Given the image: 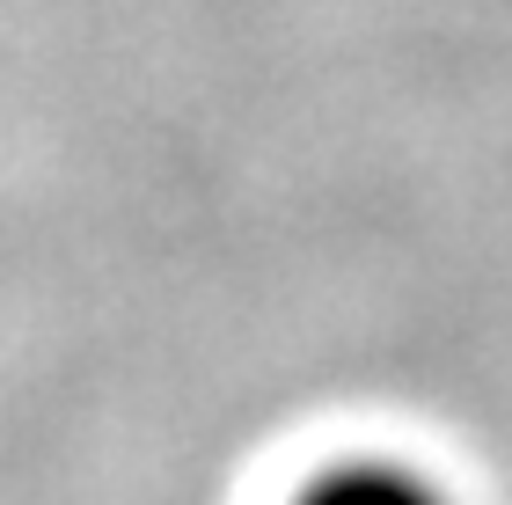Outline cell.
Masks as SVG:
<instances>
[{
    "label": "cell",
    "instance_id": "1",
    "mask_svg": "<svg viewBox=\"0 0 512 505\" xmlns=\"http://www.w3.org/2000/svg\"><path fill=\"white\" fill-rule=\"evenodd\" d=\"M293 505H454L425 469L388 462V454H359V462H330L322 476L293 491Z\"/></svg>",
    "mask_w": 512,
    "mask_h": 505
}]
</instances>
